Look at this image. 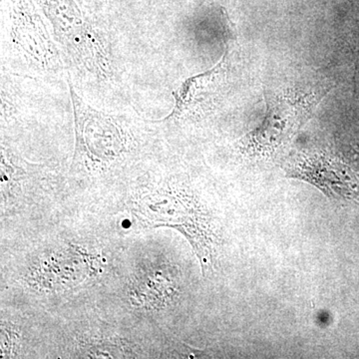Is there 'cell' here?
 I'll use <instances>...</instances> for the list:
<instances>
[{"label": "cell", "mask_w": 359, "mask_h": 359, "mask_svg": "<svg viewBox=\"0 0 359 359\" xmlns=\"http://www.w3.org/2000/svg\"><path fill=\"white\" fill-rule=\"evenodd\" d=\"M229 51L224 52L223 58L211 70L186 80L178 91L174 93L176 98L174 110L168 119L180 120L183 118L199 116L211 109L228 69Z\"/></svg>", "instance_id": "obj_7"}, {"label": "cell", "mask_w": 359, "mask_h": 359, "mask_svg": "<svg viewBox=\"0 0 359 359\" xmlns=\"http://www.w3.org/2000/svg\"><path fill=\"white\" fill-rule=\"evenodd\" d=\"M101 257L80 245L44 250L26 266L22 280L39 292H55L76 287L98 275Z\"/></svg>", "instance_id": "obj_5"}, {"label": "cell", "mask_w": 359, "mask_h": 359, "mask_svg": "<svg viewBox=\"0 0 359 359\" xmlns=\"http://www.w3.org/2000/svg\"><path fill=\"white\" fill-rule=\"evenodd\" d=\"M4 37V55L21 74L52 81L66 73L44 14L33 0H11Z\"/></svg>", "instance_id": "obj_3"}, {"label": "cell", "mask_w": 359, "mask_h": 359, "mask_svg": "<svg viewBox=\"0 0 359 359\" xmlns=\"http://www.w3.org/2000/svg\"><path fill=\"white\" fill-rule=\"evenodd\" d=\"M292 176L311 182L325 194L346 195L349 177L341 165L323 156L304 158L292 167Z\"/></svg>", "instance_id": "obj_8"}, {"label": "cell", "mask_w": 359, "mask_h": 359, "mask_svg": "<svg viewBox=\"0 0 359 359\" xmlns=\"http://www.w3.org/2000/svg\"><path fill=\"white\" fill-rule=\"evenodd\" d=\"M179 294L176 269L163 261L139 264L127 287L130 304L147 313L163 311L172 306Z\"/></svg>", "instance_id": "obj_6"}, {"label": "cell", "mask_w": 359, "mask_h": 359, "mask_svg": "<svg viewBox=\"0 0 359 359\" xmlns=\"http://www.w3.org/2000/svg\"><path fill=\"white\" fill-rule=\"evenodd\" d=\"M21 334L20 330L13 323L1 321V344L0 358H13L18 354L20 348Z\"/></svg>", "instance_id": "obj_10"}, {"label": "cell", "mask_w": 359, "mask_h": 359, "mask_svg": "<svg viewBox=\"0 0 359 359\" xmlns=\"http://www.w3.org/2000/svg\"><path fill=\"white\" fill-rule=\"evenodd\" d=\"M67 83L75 128L71 171L102 175L121 167L136 152L138 133L145 122L132 112L92 106L69 82Z\"/></svg>", "instance_id": "obj_1"}, {"label": "cell", "mask_w": 359, "mask_h": 359, "mask_svg": "<svg viewBox=\"0 0 359 359\" xmlns=\"http://www.w3.org/2000/svg\"><path fill=\"white\" fill-rule=\"evenodd\" d=\"M133 212L150 226H170L186 236L196 250L203 271L212 266L216 235L207 212L182 187L167 183L144 186L135 196Z\"/></svg>", "instance_id": "obj_2"}, {"label": "cell", "mask_w": 359, "mask_h": 359, "mask_svg": "<svg viewBox=\"0 0 359 359\" xmlns=\"http://www.w3.org/2000/svg\"><path fill=\"white\" fill-rule=\"evenodd\" d=\"M83 358H131L135 353L132 347L119 337H89L82 340L80 344Z\"/></svg>", "instance_id": "obj_9"}, {"label": "cell", "mask_w": 359, "mask_h": 359, "mask_svg": "<svg viewBox=\"0 0 359 359\" xmlns=\"http://www.w3.org/2000/svg\"><path fill=\"white\" fill-rule=\"evenodd\" d=\"M263 123L241 141V149L252 157H268L285 147L311 119L321 99L318 94L289 92L266 95Z\"/></svg>", "instance_id": "obj_4"}]
</instances>
